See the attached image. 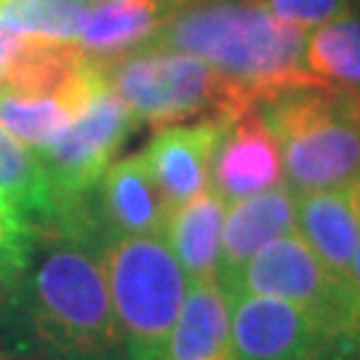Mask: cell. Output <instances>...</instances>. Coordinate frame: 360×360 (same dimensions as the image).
<instances>
[{
	"mask_svg": "<svg viewBox=\"0 0 360 360\" xmlns=\"http://www.w3.org/2000/svg\"><path fill=\"white\" fill-rule=\"evenodd\" d=\"M163 360H232L230 302L217 281L187 285Z\"/></svg>",
	"mask_w": 360,
	"mask_h": 360,
	"instance_id": "obj_16",
	"label": "cell"
},
{
	"mask_svg": "<svg viewBox=\"0 0 360 360\" xmlns=\"http://www.w3.org/2000/svg\"><path fill=\"white\" fill-rule=\"evenodd\" d=\"M232 360H347V347L309 312L272 296L230 302Z\"/></svg>",
	"mask_w": 360,
	"mask_h": 360,
	"instance_id": "obj_8",
	"label": "cell"
},
{
	"mask_svg": "<svg viewBox=\"0 0 360 360\" xmlns=\"http://www.w3.org/2000/svg\"><path fill=\"white\" fill-rule=\"evenodd\" d=\"M224 120H198L187 126H166L155 134L142 150L163 203L171 208L184 206L208 190L211 158L224 131Z\"/></svg>",
	"mask_w": 360,
	"mask_h": 360,
	"instance_id": "obj_11",
	"label": "cell"
},
{
	"mask_svg": "<svg viewBox=\"0 0 360 360\" xmlns=\"http://www.w3.org/2000/svg\"><path fill=\"white\" fill-rule=\"evenodd\" d=\"M104 86L129 107L136 123L155 129L176 126L184 120H224L257 107V99L217 72L203 59L166 49L134 51L99 62Z\"/></svg>",
	"mask_w": 360,
	"mask_h": 360,
	"instance_id": "obj_4",
	"label": "cell"
},
{
	"mask_svg": "<svg viewBox=\"0 0 360 360\" xmlns=\"http://www.w3.org/2000/svg\"><path fill=\"white\" fill-rule=\"evenodd\" d=\"M304 38L307 32L275 19L259 0H190L144 46L203 59L259 104L278 91L315 83L302 65Z\"/></svg>",
	"mask_w": 360,
	"mask_h": 360,
	"instance_id": "obj_2",
	"label": "cell"
},
{
	"mask_svg": "<svg viewBox=\"0 0 360 360\" xmlns=\"http://www.w3.org/2000/svg\"><path fill=\"white\" fill-rule=\"evenodd\" d=\"M291 232H296L294 193L285 184L227 206L217 264V283L221 294L230 299L248 259L267 243Z\"/></svg>",
	"mask_w": 360,
	"mask_h": 360,
	"instance_id": "obj_12",
	"label": "cell"
},
{
	"mask_svg": "<svg viewBox=\"0 0 360 360\" xmlns=\"http://www.w3.org/2000/svg\"><path fill=\"white\" fill-rule=\"evenodd\" d=\"M259 3L283 25L309 32L315 27L352 13V6L358 0H259Z\"/></svg>",
	"mask_w": 360,
	"mask_h": 360,
	"instance_id": "obj_20",
	"label": "cell"
},
{
	"mask_svg": "<svg viewBox=\"0 0 360 360\" xmlns=\"http://www.w3.org/2000/svg\"><path fill=\"white\" fill-rule=\"evenodd\" d=\"M94 193H99V219L107 238H136L163 232L168 206L163 203V195L142 153L112 160Z\"/></svg>",
	"mask_w": 360,
	"mask_h": 360,
	"instance_id": "obj_14",
	"label": "cell"
},
{
	"mask_svg": "<svg viewBox=\"0 0 360 360\" xmlns=\"http://www.w3.org/2000/svg\"><path fill=\"white\" fill-rule=\"evenodd\" d=\"M257 110L278 142L294 195L360 181V94L307 83L272 94Z\"/></svg>",
	"mask_w": 360,
	"mask_h": 360,
	"instance_id": "obj_3",
	"label": "cell"
},
{
	"mask_svg": "<svg viewBox=\"0 0 360 360\" xmlns=\"http://www.w3.org/2000/svg\"><path fill=\"white\" fill-rule=\"evenodd\" d=\"M358 206H360V181H358ZM349 281L360 291V227H358V245H355V257H352V267H349Z\"/></svg>",
	"mask_w": 360,
	"mask_h": 360,
	"instance_id": "obj_22",
	"label": "cell"
},
{
	"mask_svg": "<svg viewBox=\"0 0 360 360\" xmlns=\"http://www.w3.org/2000/svg\"><path fill=\"white\" fill-rule=\"evenodd\" d=\"M104 275L126 360H163L187 294V275L163 235L107 238Z\"/></svg>",
	"mask_w": 360,
	"mask_h": 360,
	"instance_id": "obj_5",
	"label": "cell"
},
{
	"mask_svg": "<svg viewBox=\"0 0 360 360\" xmlns=\"http://www.w3.org/2000/svg\"><path fill=\"white\" fill-rule=\"evenodd\" d=\"M302 65L321 86L360 94V16L347 13L309 30Z\"/></svg>",
	"mask_w": 360,
	"mask_h": 360,
	"instance_id": "obj_18",
	"label": "cell"
},
{
	"mask_svg": "<svg viewBox=\"0 0 360 360\" xmlns=\"http://www.w3.org/2000/svg\"><path fill=\"white\" fill-rule=\"evenodd\" d=\"M238 296H272L309 312L323 328L360 352V291L339 278L296 235H283L248 259L227 302Z\"/></svg>",
	"mask_w": 360,
	"mask_h": 360,
	"instance_id": "obj_6",
	"label": "cell"
},
{
	"mask_svg": "<svg viewBox=\"0 0 360 360\" xmlns=\"http://www.w3.org/2000/svg\"><path fill=\"white\" fill-rule=\"evenodd\" d=\"M224 214H227V203L211 187L193 200H187L184 206L168 211L160 235L190 283L217 281Z\"/></svg>",
	"mask_w": 360,
	"mask_h": 360,
	"instance_id": "obj_17",
	"label": "cell"
},
{
	"mask_svg": "<svg viewBox=\"0 0 360 360\" xmlns=\"http://www.w3.org/2000/svg\"><path fill=\"white\" fill-rule=\"evenodd\" d=\"M107 232L86 206L51 219L11 296L32 339L62 360L126 358L104 275Z\"/></svg>",
	"mask_w": 360,
	"mask_h": 360,
	"instance_id": "obj_1",
	"label": "cell"
},
{
	"mask_svg": "<svg viewBox=\"0 0 360 360\" xmlns=\"http://www.w3.org/2000/svg\"><path fill=\"white\" fill-rule=\"evenodd\" d=\"M134 126L136 117L104 86L99 75V83L70 120V126L49 147L32 153L51 193L53 219L89 203Z\"/></svg>",
	"mask_w": 360,
	"mask_h": 360,
	"instance_id": "obj_7",
	"label": "cell"
},
{
	"mask_svg": "<svg viewBox=\"0 0 360 360\" xmlns=\"http://www.w3.org/2000/svg\"><path fill=\"white\" fill-rule=\"evenodd\" d=\"M99 83V62L62 89H16L0 83V131L13 142L38 153L70 126V120Z\"/></svg>",
	"mask_w": 360,
	"mask_h": 360,
	"instance_id": "obj_13",
	"label": "cell"
},
{
	"mask_svg": "<svg viewBox=\"0 0 360 360\" xmlns=\"http://www.w3.org/2000/svg\"><path fill=\"white\" fill-rule=\"evenodd\" d=\"M294 219L296 235L309 251L334 275L349 281L360 227L358 184L294 195Z\"/></svg>",
	"mask_w": 360,
	"mask_h": 360,
	"instance_id": "obj_15",
	"label": "cell"
},
{
	"mask_svg": "<svg viewBox=\"0 0 360 360\" xmlns=\"http://www.w3.org/2000/svg\"><path fill=\"white\" fill-rule=\"evenodd\" d=\"M51 219L53 200L35 155L0 131V296L19 285Z\"/></svg>",
	"mask_w": 360,
	"mask_h": 360,
	"instance_id": "obj_9",
	"label": "cell"
},
{
	"mask_svg": "<svg viewBox=\"0 0 360 360\" xmlns=\"http://www.w3.org/2000/svg\"><path fill=\"white\" fill-rule=\"evenodd\" d=\"M80 3H102V0H80Z\"/></svg>",
	"mask_w": 360,
	"mask_h": 360,
	"instance_id": "obj_23",
	"label": "cell"
},
{
	"mask_svg": "<svg viewBox=\"0 0 360 360\" xmlns=\"http://www.w3.org/2000/svg\"><path fill=\"white\" fill-rule=\"evenodd\" d=\"M285 184L281 150L257 107L230 120L211 158L208 187L227 203Z\"/></svg>",
	"mask_w": 360,
	"mask_h": 360,
	"instance_id": "obj_10",
	"label": "cell"
},
{
	"mask_svg": "<svg viewBox=\"0 0 360 360\" xmlns=\"http://www.w3.org/2000/svg\"><path fill=\"white\" fill-rule=\"evenodd\" d=\"M86 6L80 0H3L0 25L30 38L75 43Z\"/></svg>",
	"mask_w": 360,
	"mask_h": 360,
	"instance_id": "obj_19",
	"label": "cell"
},
{
	"mask_svg": "<svg viewBox=\"0 0 360 360\" xmlns=\"http://www.w3.org/2000/svg\"><path fill=\"white\" fill-rule=\"evenodd\" d=\"M0 3H3V0H0Z\"/></svg>",
	"mask_w": 360,
	"mask_h": 360,
	"instance_id": "obj_24",
	"label": "cell"
},
{
	"mask_svg": "<svg viewBox=\"0 0 360 360\" xmlns=\"http://www.w3.org/2000/svg\"><path fill=\"white\" fill-rule=\"evenodd\" d=\"M22 40H25V35H19V32H13V30L0 25V83H3V77L8 72V65H11L13 53L19 51Z\"/></svg>",
	"mask_w": 360,
	"mask_h": 360,
	"instance_id": "obj_21",
	"label": "cell"
}]
</instances>
